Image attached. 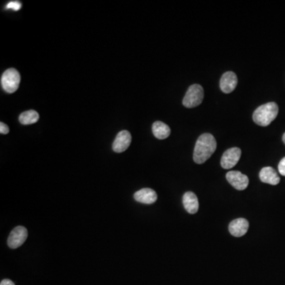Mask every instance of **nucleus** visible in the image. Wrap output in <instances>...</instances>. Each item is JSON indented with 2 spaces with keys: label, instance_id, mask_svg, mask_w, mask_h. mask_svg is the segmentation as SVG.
I'll return each mask as SVG.
<instances>
[{
  "label": "nucleus",
  "instance_id": "obj_1",
  "mask_svg": "<svg viewBox=\"0 0 285 285\" xmlns=\"http://www.w3.org/2000/svg\"><path fill=\"white\" fill-rule=\"evenodd\" d=\"M217 147L216 140L210 133H205L196 140L193 152V160L197 164H203L213 154Z\"/></svg>",
  "mask_w": 285,
  "mask_h": 285
},
{
  "label": "nucleus",
  "instance_id": "obj_2",
  "mask_svg": "<svg viewBox=\"0 0 285 285\" xmlns=\"http://www.w3.org/2000/svg\"><path fill=\"white\" fill-rule=\"evenodd\" d=\"M279 108L277 103L268 102L256 109L253 114V120L257 125L266 127L277 118Z\"/></svg>",
  "mask_w": 285,
  "mask_h": 285
},
{
  "label": "nucleus",
  "instance_id": "obj_3",
  "mask_svg": "<svg viewBox=\"0 0 285 285\" xmlns=\"http://www.w3.org/2000/svg\"><path fill=\"white\" fill-rule=\"evenodd\" d=\"M21 81V76L19 72L15 68L6 70L2 74L1 78V84L6 92L12 94L19 89Z\"/></svg>",
  "mask_w": 285,
  "mask_h": 285
},
{
  "label": "nucleus",
  "instance_id": "obj_4",
  "mask_svg": "<svg viewBox=\"0 0 285 285\" xmlns=\"http://www.w3.org/2000/svg\"><path fill=\"white\" fill-rule=\"evenodd\" d=\"M204 89L201 85L193 84L190 86L184 97L183 106L186 108H194L201 105L204 99Z\"/></svg>",
  "mask_w": 285,
  "mask_h": 285
},
{
  "label": "nucleus",
  "instance_id": "obj_5",
  "mask_svg": "<svg viewBox=\"0 0 285 285\" xmlns=\"http://www.w3.org/2000/svg\"><path fill=\"white\" fill-rule=\"evenodd\" d=\"M28 230L22 226L16 227L13 229L7 239V245L11 249L21 247L27 239Z\"/></svg>",
  "mask_w": 285,
  "mask_h": 285
},
{
  "label": "nucleus",
  "instance_id": "obj_6",
  "mask_svg": "<svg viewBox=\"0 0 285 285\" xmlns=\"http://www.w3.org/2000/svg\"><path fill=\"white\" fill-rule=\"evenodd\" d=\"M242 151L239 148H232L224 152L221 158V167L224 169H231L240 159Z\"/></svg>",
  "mask_w": 285,
  "mask_h": 285
},
{
  "label": "nucleus",
  "instance_id": "obj_7",
  "mask_svg": "<svg viewBox=\"0 0 285 285\" xmlns=\"http://www.w3.org/2000/svg\"><path fill=\"white\" fill-rule=\"evenodd\" d=\"M228 182L237 190H244L249 186V177L239 171H229L226 175Z\"/></svg>",
  "mask_w": 285,
  "mask_h": 285
},
{
  "label": "nucleus",
  "instance_id": "obj_8",
  "mask_svg": "<svg viewBox=\"0 0 285 285\" xmlns=\"http://www.w3.org/2000/svg\"><path fill=\"white\" fill-rule=\"evenodd\" d=\"M132 135L129 132L124 130L120 132L113 144V150L116 153L125 152L131 144Z\"/></svg>",
  "mask_w": 285,
  "mask_h": 285
},
{
  "label": "nucleus",
  "instance_id": "obj_9",
  "mask_svg": "<svg viewBox=\"0 0 285 285\" xmlns=\"http://www.w3.org/2000/svg\"><path fill=\"white\" fill-rule=\"evenodd\" d=\"M238 84V78L235 73L228 72L222 76L220 79V89L225 94L231 93L236 88Z\"/></svg>",
  "mask_w": 285,
  "mask_h": 285
},
{
  "label": "nucleus",
  "instance_id": "obj_10",
  "mask_svg": "<svg viewBox=\"0 0 285 285\" xmlns=\"http://www.w3.org/2000/svg\"><path fill=\"white\" fill-rule=\"evenodd\" d=\"M248 229L249 222L243 218L233 220L229 224V231L234 237H242L245 235Z\"/></svg>",
  "mask_w": 285,
  "mask_h": 285
},
{
  "label": "nucleus",
  "instance_id": "obj_11",
  "mask_svg": "<svg viewBox=\"0 0 285 285\" xmlns=\"http://www.w3.org/2000/svg\"><path fill=\"white\" fill-rule=\"evenodd\" d=\"M134 198L137 202L146 204V205H152L157 201V193L154 190L152 189L145 188L139 190L135 192Z\"/></svg>",
  "mask_w": 285,
  "mask_h": 285
},
{
  "label": "nucleus",
  "instance_id": "obj_12",
  "mask_svg": "<svg viewBox=\"0 0 285 285\" xmlns=\"http://www.w3.org/2000/svg\"><path fill=\"white\" fill-rule=\"evenodd\" d=\"M259 177L262 182L269 184L272 186H277L281 181L277 171L270 167L262 168V171H260Z\"/></svg>",
  "mask_w": 285,
  "mask_h": 285
},
{
  "label": "nucleus",
  "instance_id": "obj_13",
  "mask_svg": "<svg viewBox=\"0 0 285 285\" xmlns=\"http://www.w3.org/2000/svg\"><path fill=\"white\" fill-rule=\"evenodd\" d=\"M184 207L189 213L195 214L198 211L199 201L197 196L192 192H187L182 199Z\"/></svg>",
  "mask_w": 285,
  "mask_h": 285
},
{
  "label": "nucleus",
  "instance_id": "obj_14",
  "mask_svg": "<svg viewBox=\"0 0 285 285\" xmlns=\"http://www.w3.org/2000/svg\"><path fill=\"white\" fill-rule=\"evenodd\" d=\"M152 132L158 139H167L171 135V129L168 125L162 121H155L152 125Z\"/></svg>",
  "mask_w": 285,
  "mask_h": 285
},
{
  "label": "nucleus",
  "instance_id": "obj_15",
  "mask_svg": "<svg viewBox=\"0 0 285 285\" xmlns=\"http://www.w3.org/2000/svg\"><path fill=\"white\" fill-rule=\"evenodd\" d=\"M39 114L35 110H28L19 116V121L24 125H32L38 122Z\"/></svg>",
  "mask_w": 285,
  "mask_h": 285
},
{
  "label": "nucleus",
  "instance_id": "obj_16",
  "mask_svg": "<svg viewBox=\"0 0 285 285\" xmlns=\"http://www.w3.org/2000/svg\"><path fill=\"white\" fill-rule=\"evenodd\" d=\"M21 6L22 5L19 1H11L6 5V9H12L14 11H19L21 8Z\"/></svg>",
  "mask_w": 285,
  "mask_h": 285
},
{
  "label": "nucleus",
  "instance_id": "obj_17",
  "mask_svg": "<svg viewBox=\"0 0 285 285\" xmlns=\"http://www.w3.org/2000/svg\"><path fill=\"white\" fill-rule=\"evenodd\" d=\"M278 171L281 175L285 176V157L282 158L279 163Z\"/></svg>",
  "mask_w": 285,
  "mask_h": 285
},
{
  "label": "nucleus",
  "instance_id": "obj_18",
  "mask_svg": "<svg viewBox=\"0 0 285 285\" xmlns=\"http://www.w3.org/2000/svg\"><path fill=\"white\" fill-rule=\"evenodd\" d=\"M10 131V129H9L8 126L4 124V123L1 122L0 123V133L1 134H7Z\"/></svg>",
  "mask_w": 285,
  "mask_h": 285
},
{
  "label": "nucleus",
  "instance_id": "obj_19",
  "mask_svg": "<svg viewBox=\"0 0 285 285\" xmlns=\"http://www.w3.org/2000/svg\"><path fill=\"white\" fill-rule=\"evenodd\" d=\"M0 285H15V283L13 282L11 280H9V279H5V280H2L1 281V284Z\"/></svg>",
  "mask_w": 285,
  "mask_h": 285
},
{
  "label": "nucleus",
  "instance_id": "obj_20",
  "mask_svg": "<svg viewBox=\"0 0 285 285\" xmlns=\"http://www.w3.org/2000/svg\"><path fill=\"white\" fill-rule=\"evenodd\" d=\"M283 141H284V143H285V134H284V135H283Z\"/></svg>",
  "mask_w": 285,
  "mask_h": 285
}]
</instances>
